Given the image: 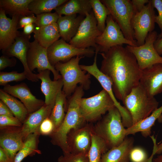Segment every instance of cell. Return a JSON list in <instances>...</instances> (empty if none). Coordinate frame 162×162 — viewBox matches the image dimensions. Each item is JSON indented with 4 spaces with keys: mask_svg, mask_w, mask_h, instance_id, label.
Here are the masks:
<instances>
[{
    "mask_svg": "<svg viewBox=\"0 0 162 162\" xmlns=\"http://www.w3.org/2000/svg\"><path fill=\"white\" fill-rule=\"evenodd\" d=\"M95 132L106 142L109 149L120 145L126 136L121 114L115 106L93 126Z\"/></svg>",
    "mask_w": 162,
    "mask_h": 162,
    "instance_id": "obj_5",
    "label": "cell"
},
{
    "mask_svg": "<svg viewBox=\"0 0 162 162\" xmlns=\"http://www.w3.org/2000/svg\"><path fill=\"white\" fill-rule=\"evenodd\" d=\"M59 16L56 12L45 13L37 15L36 26L40 28L57 23Z\"/></svg>",
    "mask_w": 162,
    "mask_h": 162,
    "instance_id": "obj_36",
    "label": "cell"
},
{
    "mask_svg": "<svg viewBox=\"0 0 162 162\" xmlns=\"http://www.w3.org/2000/svg\"><path fill=\"white\" fill-rule=\"evenodd\" d=\"M152 162H162V154L153 159Z\"/></svg>",
    "mask_w": 162,
    "mask_h": 162,
    "instance_id": "obj_50",
    "label": "cell"
},
{
    "mask_svg": "<svg viewBox=\"0 0 162 162\" xmlns=\"http://www.w3.org/2000/svg\"><path fill=\"white\" fill-rule=\"evenodd\" d=\"M27 63L30 70L35 69L38 71L48 69L53 75V80L62 78L59 73L50 63L47 56V49L41 46L35 40L30 42L27 54Z\"/></svg>",
    "mask_w": 162,
    "mask_h": 162,
    "instance_id": "obj_14",
    "label": "cell"
},
{
    "mask_svg": "<svg viewBox=\"0 0 162 162\" xmlns=\"http://www.w3.org/2000/svg\"><path fill=\"white\" fill-rule=\"evenodd\" d=\"M36 27L35 24H31L26 25L23 28V34L26 35H30L34 32Z\"/></svg>",
    "mask_w": 162,
    "mask_h": 162,
    "instance_id": "obj_46",
    "label": "cell"
},
{
    "mask_svg": "<svg viewBox=\"0 0 162 162\" xmlns=\"http://www.w3.org/2000/svg\"><path fill=\"white\" fill-rule=\"evenodd\" d=\"M84 57L76 56L66 62H58L54 66L61 76L63 82L62 91L67 98L74 93L78 84L84 90L90 88L91 75L82 70L79 64L80 61Z\"/></svg>",
    "mask_w": 162,
    "mask_h": 162,
    "instance_id": "obj_3",
    "label": "cell"
},
{
    "mask_svg": "<svg viewBox=\"0 0 162 162\" xmlns=\"http://www.w3.org/2000/svg\"><path fill=\"white\" fill-rule=\"evenodd\" d=\"M148 158L146 151L140 147H133L129 154L131 162H148Z\"/></svg>",
    "mask_w": 162,
    "mask_h": 162,
    "instance_id": "obj_38",
    "label": "cell"
},
{
    "mask_svg": "<svg viewBox=\"0 0 162 162\" xmlns=\"http://www.w3.org/2000/svg\"><path fill=\"white\" fill-rule=\"evenodd\" d=\"M2 89L9 94L19 99L26 108L29 114L38 110L44 104V100L37 98L32 94L25 83L14 86L7 84Z\"/></svg>",
    "mask_w": 162,
    "mask_h": 162,
    "instance_id": "obj_18",
    "label": "cell"
},
{
    "mask_svg": "<svg viewBox=\"0 0 162 162\" xmlns=\"http://www.w3.org/2000/svg\"><path fill=\"white\" fill-rule=\"evenodd\" d=\"M0 99L8 106L14 116L23 123L29 114L23 104L2 89H0Z\"/></svg>",
    "mask_w": 162,
    "mask_h": 162,
    "instance_id": "obj_29",
    "label": "cell"
},
{
    "mask_svg": "<svg viewBox=\"0 0 162 162\" xmlns=\"http://www.w3.org/2000/svg\"><path fill=\"white\" fill-rule=\"evenodd\" d=\"M134 139L126 137L119 146L109 149L102 156L101 162H130L129 154L134 147Z\"/></svg>",
    "mask_w": 162,
    "mask_h": 162,
    "instance_id": "obj_24",
    "label": "cell"
},
{
    "mask_svg": "<svg viewBox=\"0 0 162 162\" xmlns=\"http://www.w3.org/2000/svg\"><path fill=\"white\" fill-rule=\"evenodd\" d=\"M97 26V22L92 10L87 14L81 22L76 35L69 42L73 46L79 48L97 47V38L102 33Z\"/></svg>",
    "mask_w": 162,
    "mask_h": 162,
    "instance_id": "obj_8",
    "label": "cell"
},
{
    "mask_svg": "<svg viewBox=\"0 0 162 162\" xmlns=\"http://www.w3.org/2000/svg\"><path fill=\"white\" fill-rule=\"evenodd\" d=\"M162 153V142L157 145V149L156 154H160Z\"/></svg>",
    "mask_w": 162,
    "mask_h": 162,
    "instance_id": "obj_51",
    "label": "cell"
},
{
    "mask_svg": "<svg viewBox=\"0 0 162 162\" xmlns=\"http://www.w3.org/2000/svg\"><path fill=\"white\" fill-rule=\"evenodd\" d=\"M158 36L157 32L154 31L148 34L143 44L138 46L127 45L125 47L134 55L142 70L155 64L162 63V56L158 53L154 46Z\"/></svg>",
    "mask_w": 162,
    "mask_h": 162,
    "instance_id": "obj_9",
    "label": "cell"
},
{
    "mask_svg": "<svg viewBox=\"0 0 162 162\" xmlns=\"http://www.w3.org/2000/svg\"><path fill=\"white\" fill-rule=\"evenodd\" d=\"M47 51L49 62L54 67L58 62H65L76 56L91 57L95 54L94 49L76 48L62 38L47 48Z\"/></svg>",
    "mask_w": 162,
    "mask_h": 162,
    "instance_id": "obj_11",
    "label": "cell"
},
{
    "mask_svg": "<svg viewBox=\"0 0 162 162\" xmlns=\"http://www.w3.org/2000/svg\"><path fill=\"white\" fill-rule=\"evenodd\" d=\"M58 162H89L88 154H73L63 152L58 160Z\"/></svg>",
    "mask_w": 162,
    "mask_h": 162,
    "instance_id": "obj_37",
    "label": "cell"
},
{
    "mask_svg": "<svg viewBox=\"0 0 162 162\" xmlns=\"http://www.w3.org/2000/svg\"><path fill=\"white\" fill-rule=\"evenodd\" d=\"M93 127L91 124H85L68 133L67 142L69 152L75 154H88L91 145Z\"/></svg>",
    "mask_w": 162,
    "mask_h": 162,
    "instance_id": "obj_15",
    "label": "cell"
},
{
    "mask_svg": "<svg viewBox=\"0 0 162 162\" xmlns=\"http://www.w3.org/2000/svg\"><path fill=\"white\" fill-rule=\"evenodd\" d=\"M162 113V105L157 108L149 116L138 123L126 129V136L141 132L145 137L150 136L151 128L156 121L160 117Z\"/></svg>",
    "mask_w": 162,
    "mask_h": 162,
    "instance_id": "obj_27",
    "label": "cell"
},
{
    "mask_svg": "<svg viewBox=\"0 0 162 162\" xmlns=\"http://www.w3.org/2000/svg\"><path fill=\"white\" fill-rule=\"evenodd\" d=\"M114 106L113 101L104 89L93 96L82 98L80 102L81 112L86 122L97 120Z\"/></svg>",
    "mask_w": 162,
    "mask_h": 162,
    "instance_id": "obj_7",
    "label": "cell"
},
{
    "mask_svg": "<svg viewBox=\"0 0 162 162\" xmlns=\"http://www.w3.org/2000/svg\"><path fill=\"white\" fill-rule=\"evenodd\" d=\"M108 8L124 37L137 46L131 22L135 12L130 0H101Z\"/></svg>",
    "mask_w": 162,
    "mask_h": 162,
    "instance_id": "obj_6",
    "label": "cell"
},
{
    "mask_svg": "<svg viewBox=\"0 0 162 162\" xmlns=\"http://www.w3.org/2000/svg\"><path fill=\"white\" fill-rule=\"evenodd\" d=\"M39 134L35 133L30 134L24 140L23 145L16 155L14 162H21L26 157L38 151L37 140Z\"/></svg>",
    "mask_w": 162,
    "mask_h": 162,
    "instance_id": "obj_33",
    "label": "cell"
},
{
    "mask_svg": "<svg viewBox=\"0 0 162 162\" xmlns=\"http://www.w3.org/2000/svg\"><path fill=\"white\" fill-rule=\"evenodd\" d=\"M37 18L34 14L24 16H20L19 20L18 28H23L24 26L31 24H35Z\"/></svg>",
    "mask_w": 162,
    "mask_h": 162,
    "instance_id": "obj_43",
    "label": "cell"
},
{
    "mask_svg": "<svg viewBox=\"0 0 162 162\" xmlns=\"http://www.w3.org/2000/svg\"><path fill=\"white\" fill-rule=\"evenodd\" d=\"M26 79V76L24 71L22 73L15 71L0 72V85L1 86H4L10 82L21 81Z\"/></svg>",
    "mask_w": 162,
    "mask_h": 162,
    "instance_id": "obj_35",
    "label": "cell"
},
{
    "mask_svg": "<svg viewBox=\"0 0 162 162\" xmlns=\"http://www.w3.org/2000/svg\"><path fill=\"white\" fill-rule=\"evenodd\" d=\"M66 98L62 90L58 92L49 117L54 124L55 130L60 126L64 118Z\"/></svg>",
    "mask_w": 162,
    "mask_h": 162,
    "instance_id": "obj_31",
    "label": "cell"
},
{
    "mask_svg": "<svg viewBox=\"0 0 162 162\" xmlns=\"http://www.w3.org/2000/svg\"><path fill=\"white\" fill-rule=\"evenodd\" d=\"M98 53H95L94 62L92 65H80L81 69L94 76L98 81L103 89L105 90L113 101L115 106L120 112L122 123L124 127H130L132 125V119L128 111L117 101L112 88V83L110 79L101 72L97 65Z\"/></svg>",
    "mask_w": 162,
    "mask_h": 162,
    "instance_id": "obj_13",
    "label": "cell"
},
{
    "mask_svg": "<svg viewBox=\"0 0 162 162\" xmlns=\"http://www.w3.org/2000/svg\"><path fill=\"white\" fill-rule=\"evenodd\" d=\"M154 8L149 0L142 9L135 13L131 24L137 46L144 44L148 33L154 31L155 15Z\"/></svg>",
    "mask_w": 162,
    "mask_h": 162,
    "instance_id": "obj_12",
    "label": "cell"
},
{
    "mask_svg": "<svg viewBox=\"0 0 162 162\" xmlns=\"http://www.w3.org/2000/svg\"><path fill=\"white\" fill-rule=\"evenodd\" d=\"M122 102L130 115L132 125L149 116L158 108L159 104L154 97L148 94L140 82Z\"/></svg>",
    "mask_w": 162,
    "mask_h": 162,
    "instance_id": "obj_4",
    "label": "cell"
},
{
    "mask_svg": "<svg viewBox=\"0 0 162 162\" xmlns=\"http://www.w3.org/2000/svg\"><path fill=\"white\" fill-rule=\"evenodd\" d=\"M21 127L18 129H4L0 134V147L14 161L16 153L24 144V139L21 131Z\"/></svg>",
    "mask_w": 162,
    "mask_h": 162,
    "instance_id": "obj_20",
    "label": "cell"
},
{
    "mask_svg": "<svg viewBox=\"0 0 162 162\" xmlns=\"http://www.w3.org/2000/svg\"><path fill=\"white\" fill-rule=\"evenodd\" d=\"M53 106L44 104L38 110L29 114L21 127V131L24 140L30 134H39L40 125L45 118L49 117Z\"/></svg>",
    "mask_w": 162,
    "mask_h": 162,
    "instance_id": "obj_22",
    "label": "cell"
},
{
    "mask_svg": "<svg viewBox=\"0 0 162 162\" xmlns=\"http://www.w3.org/2000/svg\"><path fill=\"white\" fill-rule=\"evenodd\" d=\"M20 16L8 17L5 11L0 8V49L2 52L6 50L21 34L18 31Z\"/></svg>",
    "mask_w": 162,
    "mask_h": 162,
    "instance_id": "obj_17",
    "label": "cell"
},
{
    "mask_svg": "<svg viewBox=\"0 0 162 162\" xmlns=\"http://www.w3.org/2000/svg\"><path fill=\"white\" fill-rule=\"evenodd\" d=\"M131 1L135 13L140 11L146 4L149 2V0H132Z\"/></svg>",
    "mask_w": 162,
    "mask_h": 162,
    "instance_id": "obj_44",
    "label": "cell"
},
{
    "mask_svg": "<svg viewBox=\"0 0 162 162\" xmlns=\"http://www.w3.org/2000/svg\"><path fill=\"white\" fill-rule=\"evenodd\" d=\"M33 33L34 40L46 49L58 40L60 37L56 23L40 28L36 26Z\"/></svg>",
    "mask_w": 162,
    "mask_h": 162,
    "instance_id": "obj_26",
    "label": "cell"
},
{
    "mask_svg": "<svg viewBox=\"0 0 162 162\" xmlns=\"http://www.w3.org/2000/svg\"><path fill=\"white\" fill-rule=\"evenodd\" d=\"M84 16L77 14L59 16L56 23L62 39L69 42L76 35Z\"/></svg>",
    "mask_w": 162,
    "mask_h": 162,
    "instance_id": "obj_23",
    "label": "cell"
},
{
    "mask_svg": "<svg viewBox=\"0 0 162 162\" xmlns=\"http://www.w3.org/2000/svg\"><path fill=\"white\" fill-rule=\"evenodd\" d=\"M31 35H26L21 32L15 39L14 42L5 51L3 55L9 57H15L22 64L27 79L32 82L39 80L37 74H34L29 70L27 63V54L30 42Z\"/></svg>",
    "mask_w": 162,
    "mask_h": 162,
    "instance_id": "obj_16",
    "label": "cell"
},
{
    "mask_svg": "<svg viewBox=\"0 0 162 162\" xmlns=\"http://www.w3.org/2000/svg\"><path fill=\"white\" fill-rule=\"evenodd\" d=\"M32 0H0V8L6 14L12 16H28L33 13L29 10L28 6Z\"/></svg>",
    "mask_w": 162,
    "mask_h": 162,
    "instance_id": "obj_28",
    "label": "cell"
},
{
    "mask_svg": "<svg viewBox=\"0 0 162 162\" xmlns=\"http://www.w3.org/2000/svg\"><path fill=\"white\" fill-rule=\"evenodd\" d=\"M84 90L81 85L78 86L68 98L67 113L64 120L60 126L50 135L52 143L60 147L63 152H69L67 142L68 133L86 124L80 109V102L84 95Z\"/></svg>",
    "mask_w": 162,
    "mask_h": 162,
    "instance_id": "obj_2",
    "label": "cell"
},
{
    "mask_svg": "<svg viewBox=\"0 0 162 162\" xmlns=\"http://www.w3.org/2000/svg\"><path fill=\"white\" fill-rule=\"evenodd\" d=\"M152 4L154 8L158 12V15H155V23L158 25L161 30L160 33L158 36V38L162 37V0H151Z\"/></svg>",
    "mask_w": 162,
    "mask_h": 162,
    "instance_id": "obj_41",
    "label": "cell"
},
{
    "mask_svg": "<svg viewBox=\"0 0 162 162\" xmlns=\"http://www.w3.org/2000/svg\"><path fill=\"white\" fill-rule=\"evenodd\" d=\"M16 60L14 58H10L3 55L0 57V70H4L8 67H13L15 66Z\"/></svg>",
    "mask_w": 162,
    "mask_h": 162,
    "instance_id": "obj_42",
    "label": "cell"
},
{
    "mask_svg": "<svg viewBox=\"0 0 162 162\" xmlns=\"http://www.w3.org/2000/svg\"><path fill=\"white\" fill-rule=\"evenodd\" d=\"M55 130L54 123L48 117L43 121L39 127L38 132L39 134L50 135Z\"/></svg>",
    "mask_w": 162,
    "mask_h": 162,
    "instance_id": "obj_39",
    "label": "cell"
},
{
    "mask_svg": "<svg viewBox=\"0 0 162 162\" xmlns=\"http://www.w3.org/2000/svg\"><path fill=\"white\" fill-rule=\"evenodd\" d=\"M109 149L105 141L94 131L92 132L91 145L88 153L89 162H101L102 155Z\"/></svg>",
    "mask_w": 162,
    "mask_h": 162,
    "instance_id": "obj_30",
    "label": "cell"
},
{
    "mask_svg": "<svg viewBox=\"0 0 162 162\" xmlns=\"http://www.w3.org/2000/svg\"><path fill=\"white\" fill-rule=\"evenodd\" d=\"M38 71L37 77L41 82V91L45 96L44 104L54 105L58 93L62 89V79L52 81L50 76V71L48 69Z\"/></svg>",
    "mask_w": 162,
    "mask_h": 162,
    "instance_id": "obj_21",
    "label": "cell"
},
{
    "mask_svg": "<svg viewBox=\"0 0 162 162\" xmlns=\"http://www.w3.org/2000/svg\"><path fill=\"white\" fill-rule=\"evenodd\" d=\"M54 10L60 16L78 14L85 16L92 11L89 0H68Z\"/></svg>",
    "mask_w": 162,
    "mask_h": 162,
    "instance_id": "obj_25",
    "label": "cell"
},
{
    "mask_svg": "<svg viewBox=\"0 0 162 162\" xmlns=\"http://www.w3.org/2000/svg\"><path fill=\"white\" fill-rule=\"evenodd\" d=\"M92 11L97 22V26L102 32L105 28L106 20L110 15L106 7L100 0H89Z\"/></svg>",
    "mask_w": 162,
    "mask_h": 162,
    "instance_id": "obj_34",
    "label": "cell"
},
{
    "mask_svg": "<svg viewBox=\"0 0 162 162\" xmlns=\"http://www.w3.org/2000/svg\"><path fill=\"white\" fill-rule=\"evenodd\" d=\"M140 83L150 96L162 93V63L142 70Z\"/></svg>",
    "mask_w": 162,
    "mask_h": 162,
    "instance_id": "obj_19",
    "label": "cell"
},
{
    "mask_svg": "<svg viewBox=\"0 0 162 162\" xmlns=\"http://www.w3.org/2000/svg\"><path fill=\"white\" fill-rule=\"evenodd\" d=\"M96 43L97 47L95 52L98 53L105 52L113 46L123 44L137 46L124 37L120 27L110 15L107 16L105 28L97 38Z\"/></svg>",
    "mask_w": 162,
    "mask_h": 162,
    "instance_id": "obj_10",
    "label": "cell"
},
{
    "mask_svg": "<svg viewBox=\"0 0 162 162\" xmlns=\"http://www.w3.org/2000/svg\"><path fill=\"white\" fill-rule=\"evenodd\" d=\"M153 146L152 153L151 156L148 158V162H152L154 156L156 154L158 145L157 144L156 141L155 140L153 141Z\"/></svg>",
    "mask_w": 162,
    "mask_h": 162,
    "instance_id": "obj_49",
    "label": "cell"
},
{
    "mask_svg": "<svg viewBox=\"0 0 162 162\" xmlns=\"http://www.w3.org/2000/svg\"><path fill=\"white\" fill-rule=\"evenodd\" d=\"M154 46L159 55H162V37L157 38L154 43Z\"/></svg>",
    "mask_w": 162,
    "mask_h": 162,
    "instance_id": "obj_47",
    "label": "cell"
},
{
    "mask_svg": "<svg viewBox=\"0 0 162 162\" xmlns=\"http://www.w3.org/2000/svg\"><path fill=\"white\" fill-rule=\"evenodd\" d=\"M0 116H14L8 106L1 100H0Z\"/></svg>",
    "mask_w": 162,
    "mask_h": 162,
    "instance_id": "obj_45",
    "label": "cell"
},
{
    "mask_svg": "<svg viewBox=\"0 0 162 162\" xmlns=\"http://www.w3.org/2000/svg\"><path fill=\"white\" fill-rule=\"evenodd\" d=\"M11 160L6 154L4 150L0 148V162H12Z\"/></svg>",
    "mask_w": 162,
    "mask_h": 162,
    "instance_id": "obj_48",
    "label": "cell"
},
{
    "mask_svg": "<svg viewBox=\"0 0 162 162\" xmlns=\"http://www.w3.org/2000/svg\"><path fill=\"white\" fill-rule=\"evenodd\" d=\"M68 0H32L30 3L29 10L33 14L38 15L51 12L53 10L66 2Z\"/></svg>",
    "mask_w": 162,
    "mask_h": 162,
    "instance_id": "obj_32",
    "label": "cell"
},
{
    "mask_svg": "<svg viewBox=\"0 0 162 162\" xmlns=\"http://www.w3.org/2000/svg\"><path fill=\"white\" fill-rule=\"evenodd\" d=\"M22 123L14 116H0V126L2 128L7 126L21 127Z\"/></svg>",
    "mask_w": 162,
    "mask_h": 162,
    "instance_id": "obj_40",
    "label": "cell"
},
{
    "mask_svg": "<svg viewBox=\"0 0 162 162\" xmlns=\"http://www.w3.org/2000/svg\"><path fill=\"white\" fill-rule=\"evenodd\" d=\"M98 53L103 58L100 70L111 81L116 98L123 102L140 82L142 70L135 57L122 45Z\"/></svg>",
    "mask_w": 162,
    "mask_h": 162,
    "instance_id": "obj_1",
    "label": "cell"
}]
</instances>
